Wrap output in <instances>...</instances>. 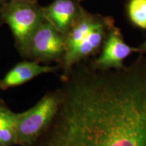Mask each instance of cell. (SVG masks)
I'll return each mask as SVG.
<instances>
[{
	"instance_id": "cell-1",
	"label": "cell",
	"mask_w": 146,
	"mask_h": 146,
	"mask_svg": "<svg viewBox=\"0 0 146 146\" xmlns=\"http://www.w3.org/2000/svg\"><path fill=\"white\" fill-rule=\"evenodd\" d=\"M74 66L57 112L29 146H146V68Z\"/></svg>"
},
{
	"instance_id": "cell-2",
	"label": "cell",
	"mask_w": 146,
	"mask_h": 146,
	"mask_svg": "<svg viewBox=\"0 0 146 146\" xmlns=\"http://www.w3.org/2000/svg\"><path fill=\"white\" fill-rule=\"evenodd\" d=\"M60 89L45 94L35 105L18 113L16 145L29 146L43 133L57 112Z\"/></svg>"
},
{
	"instance_id": "cell-3",
	"label": "cell",
	"mask_w": 146,
	"mask_h": 146,
	"mask_svg": "<svg viewBox=\"0 0 146 146\" xmlns=\"http://www.w3.org/2000/svg\"><path fill=\"white\" fill-rule=\"evenodd\" d=\"M0 18L12 31L17 50L45 20L43 6L27 0L7 1L0 9Z\"/></svg>"
},
{
	"instance_id": "cell-4",
	"label": "cell",
	"mask_w": 146,
	"mask_h": 146,
	"mask_svg": "<svg viewBox=\"0 0 146 146\" xmlns=\"http://www.w3.org/2000/svg\"><path fill=\"white\" fill-rule=\"evenodd\" d=\"M65 49V35L45 19L18 51L27 60L47 64L61 61Z\"/></svg>"
},
{
	"instance_id": "cell-5",
	"label": "cell",
	"mask_w": 146,
	"mask_h": 146,
	"mask_svg": "<svg viewBox=\"0 0 146 146\" xmlns=\"http://www.w3.org/2000/svg\"><path fill=\"white\" fill-rule=\"evenodd\" d=\"M138 50L124 41L118 29H113L108 36L100 57L94 62V67L101 70L121 68L123 61L131 53Z\"/></svg>"
},
{
	"instance_id": "cell-6",
	"label": "cell",
	"mask_w": 146,
	"mask_h": 146,
	"mask_svg": "<svg viewBox=\"0 0 146 146\" xmlns=\"http://www.w3.org/2000/svg\"><path fill=\"white\" fill-rule=\"evenodd\" d=\"M83 10L78 0H54L43 7L45 19L64 35L66 34Z\"/></svg>"
},
{
	"instance_id": "cell-7",
	"label": "cell",
	"mask_w": 146,
	"mask_h": 146,
	"mask_svg": "<svg viewBox=\"0 0 146 146\" xmlns=\"http://www.w3.org/2000/svg\"><path fill=\"white\" fill-rule=\"evenodd\" d=\"M57 66L42 65L32 60H25L16 64L0 80V89L7 90L28 83L41 74L55 72Z\"/></svg>"
},
{
	"instance_id": "cell-8",
	"label": "cell",
	"mask_w": 146,
	"mask_h": 146,
	"mask_svg": "<svg viewBox=\"0 0 146 146\" xmlns=\"http://www.w3.org/2000/svg\"><path fill=\"white\" fill-rule=\"evenodd\" d=\"M18 113L11 110L5 102L0 99V144L16 145Z\"/></svg>"
},
{
	"instance_id": "cell-9",
	"label": "cell",
	"mask_w": 146,
	"mask_h": 146,
	"mask_svg": "<svg viewBox=\"0 0 146 146\" xmlns=\"http://www.w3.org/2000/svg\"><path fill=\"white\" fill-rule=\"evenodd\" d=\"M128 12L133 23L140 28L146 29V0H131Z\"/></svg>"
},
{
	"instance_id": "cell-10",
	"label": "cell",
	"mask_w": 146,
	"mask_h": 146,
	"mask_svg": "<svg viewBox=\"0 0 146 146\" xmlns=\"http://www.w3.org/2000/svg\"><path fill=\"white\" fill-rule=\"evenodd\" d=\"M7 1H8V0H0V9H1V7L3 6V5Z\"/></svg>"
},
{
	"instance_id": "cell-11",
	"label": "cell",
	"mask_w": 146,
	"mask_h": 146,
	"mask_svg": "<svg viewBox=\"0 0 146 146\" xmlns=\"http://www.w3.org/2000/svg\"><path fill=\"white\" fill-rule=\"evenodd\" d=\"M143 49L144 50H146V41H145V43H144V45H143Z\"/></svg>"
},
{
	"instance_id": "cell-12",
	"label": "cell",
	"mask_w": 146,
	"mask_h": 146,
	"mask_svg": "<svg viewBox=\"0 0 146 146\" xmlns=\"http://www.w3.org/2000/svg\"><path fill=\"white\" fill-rule=\"evenodd\" d=\"M27 1H38V0H27Z\"/></svg>"
},
{
	"instance_id": "cell-13",
	"label": "cell",
	"mask_w": 146,
	"mask_h": 146,
	"mask_svg": "<svg viewBox=\"0 0 146 146\" xmlns=\"http://www.w3.org/2000/svg\"><path fill=\"white\" fill-rule=\"evenodd\" d=\"M0 146H7V145H1V144H0Z\"/></svg>"
},
{
	"instance_id": "cell-14",
	"label": "cell",
	"mask_w": 146,
	"mask_h": 146,
	"mask_svg": "<svg viewBox=\"0 0 146 146\" xmlns=\"http://www.w3.org/2000/svg\"><path fill=\"white\" fill-rule=\"evenodd\" d=\"M1 26V22H0V27Z\"/></svg>"
},
{
	"instance_id": "cell-15",
	"label": "cell",
	"mask_w": 146,
	"mask_h": 146,
	"mask_svg": "<svg viewBox=\"0 0 146 146\" xmlns=\"http://www.w3.org/2000/svg\"><path fill=\"white\" fill-rule=\"evenodd\" d=\"M78 1H82V0H78Z\"/></svg>"
}]
</instances>
